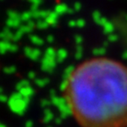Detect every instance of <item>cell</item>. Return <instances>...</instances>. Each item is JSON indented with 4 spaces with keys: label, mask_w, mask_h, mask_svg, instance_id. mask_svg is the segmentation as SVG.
I'll use <instances>...</instances> for the list:
<instances>
[{
    "label": "cell",
    "mask_w": 127,
    "mask_h": 127,
    "mask_svg": "<svg viewBox=\"0 0 127 127\" xmlns=\"http://www.w3.org/2000/svg\"><path fill=\"white\" fill-rule=\"evenodd\" d=\"M63 96L81 127H127V66L116 59L79 63L65 80Z\"/></svg>",
    "instance_id": "obj_1"
}]
</instances>
